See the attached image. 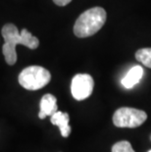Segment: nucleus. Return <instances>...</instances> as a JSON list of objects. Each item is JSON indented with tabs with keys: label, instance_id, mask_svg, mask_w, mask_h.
Masks as SVG:
<instances>
[{
	"label": "nucleus",
	"instance_id": "f257e3e1",
	"mask_svg": "<svg viewBox=\"0 0 151 152\" xmlns=\"http://www.w3.org/2000/svg\"><path fill=\"white\" fill-rule=\"evenodd\" d=\"M2 37L5 43L2 47V52L8 65H14L17 62V52L16 46L22 44L30 49H36L39 45L37 37L31 34L28 30H22L20 33L18 28L13 24H7L2 28Z\"/></svg>",
	"mask_w": 151,
	"mask_h": 152
},
{
	"label": "nucleus",
	"instance_id": "f03ea898",
	"mask_svg": "<svg viewBox=\"0 0 151 152\" xmlns=\"http://www.w3.org/2000/svg\"><path fill=\"white\" fill-rule=\"evenodd\" d=\"M106 11L102 7H92L79 16L74 26V34L80 38L95 34L106 22Z\"/></svg>",
	"mask_w": 151,
	"mask_h": 152
},
{
	"label": "nucleus",
	"instance_id": "7ed1b4c3",
	"mask_svg": "<svg viewBox=\"0 0 151 152\" xmlns=\"http://www.w3.org/2000/svg\"><path fill=\"white\" fill-rule=\"evenodd\" d=\"M49 71L40 66L27 67L19 75V83L28 90H37L49 83Z\"/></svg>",
	"mask_w": 151,
	"mask_h": 152
},
{
	"label": "nucleus",
	"instance_id": "20e7f679",
	"mask_svg": "<svg viewBox=\"0 0 151 152\" xmlns=\"http://www.w3.org/2000/svg\"><path fill=\"white\" fill-rule=\"evenodd\" d=\"M147 119V114L136 108H119L113 115V123L118 128H137Z\"/></svg>",
	"mask_w": 151,
	"mask_h": 152
},
{
	"label": "nucleus",
	"instance_id": "39448f33",
	"mask_svg": "<svg viewBox=\"0 0 151 152\" xmlns=\"http://www.w3.org/2000/svg\"><path fill=\"white\" fill-rule=\"evenodd\" d=\"M94 80L88 74H78L73 77L71 83V92L76 100H85L91 95Z\"/></svg>",
	"mask_w": 151,
	"mask_h": 152
},
{
	"label": "nucleus",
	"instance_id": "423d86ee",
	"mask_svg": "<svg viewBox=\"0 0 151 152\" xmlns=\"http://www.w3.org/2000/svg\"><path fill=\"white\" fill-rule=\"evenodd\" d=\"M58 111L57 99L54 95L47 93L43 95L40 100V111L38 113L39 119H45L47 116H52L54 113Z\"/></svg>",
	"mask_w": 151,
	"mask_h": 152
},
{
	"label": "nucleus",
	"instance_id": "0eeeda50",
	"mask_svg": "<svg viewBox=\"0 0 151 152\" xmlns=\"http://www.w3.org/2000/svg\"><path fill=\"white\" fill-rule=\"evenodd\" d=\"M50 120H51V123H52L53 125L59 127L61 134H62L63 137H69L72 129H71L70 125H69L70 116H69L68 113L57 111L51 116Z\"/></svg>",
	"mask_w": 151,
	"mask_h": 152
},
{
	"label": "nucleus",
	"instance_id": "6e6552de",
	"mask_svg": "<svg viewBox=\"0 0 151 152\" xmlns=\"http://www.w3.org/2000/svg\"><path fill=\"white\" fill-rule=\"evenodd\" d=\"M143 76V69L141 66H134L128 71V74L122 80V85L126 88H131L133 86L139 83L141 77Z\"/></svg>",
	"mask_w": 151,
	"mask_h": 152
},
{
	"label": "nucleus",
	"instance_id": "1a4fd4ad",
	"mask_svg": "<svg viewBox=\"0 0 151 152\" xmlns=\"http://www.w3.org/2000/svg\"><path fill=\"white\" fill-rule=\"evenodd\" d=\"M136 58L139 62L151 69V48H141L136 52Z\"/></svg>",
	"mask_w": 151,
	"mask_h": 152
},
{
	"label": "nucleus",
	"instance_id": "9d476101",
	"mask_svg": "<svg viewBox=\"0 0 151 152\" xmlns=\"http://www.w3.org/2000/svg\"><path fill=\"white\" fill-rule=\"evenodd\" d=\"M112 152H136L133 150V146L128 141L123 140L116 142L113 147H112Z\"/></svg>",
	"mask_w": 151,
	"mask_h": 152
},
{
	"label": "nucleus",
	"instance_id": "9b49d317",
	"mask_svg": "<svg viewBox=\"0 0 151 152\" xmlns=\"http://www.w3.org/2000/svg\"><path fill=\"white\" fill-rule=\"evenodd\" d=\"M71 1H72V0H53V2L58 6H66V5H68Z\"/></svg>",
	"mask_w": 151,
	"mask_h": 152
},
{
	"label": "nucleus",
	"instance_id": "f8f14e48",
	"mask_svg": "<svg viewBox=\"0 0 151 152\" xmlns=\"http://www.w3.org/2000/svg\"><path fill=\"white\" fill-rule=\"evenodd\" d=\"M148 152H151V150H149V151H148Z\"/></svg>",
	"mask_w": 151,
	"mask_h": 152
}]
</instances>
